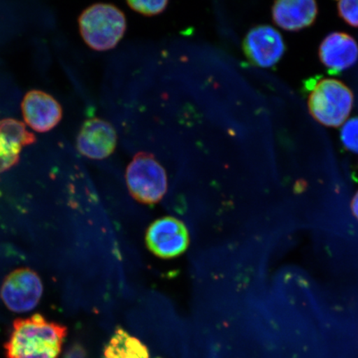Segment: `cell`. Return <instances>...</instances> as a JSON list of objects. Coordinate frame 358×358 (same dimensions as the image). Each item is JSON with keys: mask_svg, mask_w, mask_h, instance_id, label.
Returning a JSON list of instances; mask_svg holds the SVG:
<instances>
[{"mask_svg": "<svg viewBox=\"0 0 358 358\" xmlns=\"http://www.w3.org/2000/svg\"><path fill=\"white\" fill-rule=\"evenodd\" d=\"M67 334L65 326L36 313L13 322L6 344L7 358H58Z\"/></svg>", "mask_w": 358, "mask_h": 358, "instance_id": "1", "label": "cell"}, {"mask_svg": "<svg viewBox=\"0 0 358 358\" xmlns=\"http://www.w3.org/2000/svg\"><path fill=\"white\" fill-rule=\"evenodd\" d=\"M80 35L94 50L108 51L117 46L127 29L124 13L110 3H96L85 10L79 19Z\"/></svg>", "mask_w": 358, "mask_h": 358, "instance_id": "2", "label": "cell"}, {"mask_svg": "<svg viewBox=\"0 0 358 358\" xmlns=\"http://www.w3.org/2000/svg\"><path fill=\"white\" fill-rule=\"evenodd\" d=\"M353 93L345 84L332 78L321 79L313 85L308 98V110L317 122L339 127L352 109Z\"/></svg>", "mask_w": 358, "mask_h": 358, "instance_id": "3", "label": "cell"}, {"mask_svg": "<svg viewBox=\"0 0 358 358\" xmlns=\"http://www.w3.org/2000/svg\"><path fill=\"white\" fill-rule=\"evenodd\" d=\"M125 178L131 196L141 203H158L166 194V171L155 157L147 152H138L134 156Z\"/></svg>", "mask_w": 358, "mask_h": 358, "instance_id": "4", "label": "cell"}, {"mask_svg": "<svg viewBox=\"0 0 358 358\" xmlns=\"http://www.w3.org/2000/svg\"><path fill=\"white\" fill-rule=\"evenodd\" d=\"M43 293V282L37 273L29 268H20L4 280L0 296L10 311L24 313L38 306Z\"/></svg>", "mask_w": 358, "mask_h": 358, "instance_id": "5", "label": "cell"}, {"mask_svg": "<svg viewBox=\"0 0 358 358\" xmlns=\"http://www.w3.org/2000/svg\"><path fill=\"white\" fill-rule=\"evenodd\" d=\"M190 237L185 224L173 217L157 219L148 228L146 245L156 257L172 259L189 248Z\"/></svg>", "mask_w": 358, "mask_h": 358, "instance_id": "6", "label": "cell"}, {"mask_svg": "<svg viewBox=\"0 0 358 358\" xmlns=\"http://www.w3.org/2000/svg\"><path fill=\"white\" fill-rule=\"evenodd\" d=\"M243 50L246 57L254 65L271 67L283 57L285 45L278 31L268 25H259L246 34Z\"/></svg>", "mask_w": 358, "mask_h": 358, "instance_id": "7", "label": "cell"}, {"mask_svg": "<svg viewBox=\"0 0 358 358\" xmlns=\"http://www.w3.org/2000/svg\"><path fill=\"white\" fill-rule=\"evenodd\" d=\"M117 145V134L106 120L93 118L87 120L80 129L77 148L80 154L91 159L109 157Z\"/></svg>", "mask_w": 358, "mask_h": 358, "instance_id": "8", "label": "cell"}, {"mask_svg": "<svg viewBox=\"0 0 358 358\" xmlns=\"http://www.w3.org/2000/svg\"><path fill=\"white\" fill-rule=\"evenodd\" d=\"M22 112L27 124L39 133L51 131L62 117L59 103L49 94L38 90L26 94L22 101Z\"/></svg>", "mask_w": 358, "mask_h": 358, "instance_id": "9", "label": "cell"}, {"mask_svg": "<svg viewBox=\"0 0 358 358\" xmlns=\"http://www.w3.org/2000/svg\"><path fill=\"white\" fill-rule=\"evenodd\" d=\"M319 56L322 64L332 73H341L357 62L358 44L346 33H331L321 43Z\"/></svg>", "mask_w": 358, "mask_h": 358, "instance_id": "10", "label": "cell"}, {"mask_svg": "<svg viewBox=\"0 0 358 358\" xmlns=\"http://www.w3.org/2000/svg\"><path fill=\"white\" fill-rule=\"evenodd\" d=\"M34 134L15 119L0 120V174L19 163L22 148L33 145Z\"/></svg>", "mask_w": 358, "mask_h": 358, "instance_id": "11", "label": "cell"}, {"mask_svg": "<svg viewBox=\"0 0 358 358\" xmlns=\"http://www.w3.org/2000/svg\"><path fill=\"white\" fill-rule=\"evenodd\" d=\"M317 6L313 0H280L272 7L275 24L287 31L308 28L315 21Z\"/></svg>", "mask_w": 358, "mask_h": 358, "instance_id": "12", "label": "cell"}, {"mask_svg": "<svg viewBox=\"0 0 358 358\" xmlns=\"http://www.w3.org/2000/svg\"><path fill=\"white\" fill-rule=\"evenodd\" d=\"M103 358H150V355L145 344L119 327L107 343Z\"/></svg>", "mask_w": 358, "mask_h": 358, "instance_id": "13", "label": "cell"}, {"mask_svg": "<svg viewBox=\"0 0 358 358\" xmlns=\"http://www.w3.org/2000/svg\"><path fill=\"white\" fill-rule=\"evenodd\" d=\"M129 8L134 12L145 16H155L166 10L169 1H127Z\"/></svg>", "mask_w": 358, "mask_h": 358, "instance_id": "14", "label": "cell"}, {"mask_svg": "<svg viewBox=\"0 0 358 358\" xmlns=\"http://www.w3.org/2000/svg\"><path fill=\"white\" fill-rule=\"evenodd\" d=\"M341 140L348 150L358 154V117L349 120L343 125Z\"/></svg>", "mask_w": 358, "mask_h": 358, "instance_id": "15", "label": "cell"}, {"mask_svg": "<svg viewBox=\"0 0 358 358\" xmlns=\"http://www.w3.org/2000/svg\"><path fill=\"white\" fill-rule=\"evenodd\" d=\"M339 16L348 24L358 28V0H345L338 3Z\"/></svg>", "mask_w": 358, "mask_h": 358, "instance_id": "16", "label": "cell"}, {"mask_svg": "<svg viewBox=\"0 0 358 358\" xmlns=\"http://www.w3.org/2000/svg\"><path fill=\"white\" fill-rule=\"evenodd\" d=\"M64 358H87V353L82 346L73 345L67 350Z\"/></svg>", "mask_w": 358, "mask_h": 358, "instance_id": "17", "label": "cell"}, {"mask_svg": "<svg viewBox=\"0 0 358 358\" xmlns=\"http://www.w3.org/2000/svg\"><path fill=\"white\" fill-rule=\"evenodd\" d=\"M352 213L355 215L356 218L358 220V191L355 196H353V199L352 201Z\"/></svg>", "mask_w": 358, "mask_h": 358, "instance_id": "18", "label": "cell"}]
</instances>
